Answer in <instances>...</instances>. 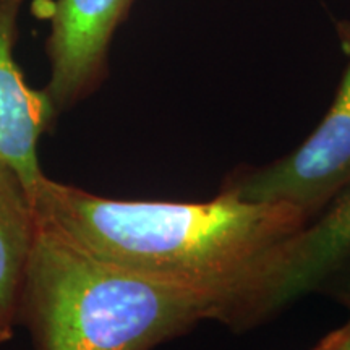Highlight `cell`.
Instances as JSON below:
<instances>
[{
  "label": "cell",
  "mask_w": 350,
  "mask_h": 350,
  "mask_svg": "<svg viewBox=\"0 0 350 350\" xmlns=\"http://www.w3.org/2000/svg\"><path fill=\"white\" fill-rule=\"evenodd\" d=\"M39 222L100 260L229 301V326L248 306L288 240L312 219L287 203L219 191L204 203L112 200L42 175L31 188Z\"/></svg>",
  "instance_id": "cell-1"
},
{
  "label": "cell",
  "mask_w": 350,
  "mask_h": 350,
  "mask_svg": "<svg viewBox=\"0 0 350 350\" xmlns=\"http://www.w3.org/2000/svg\"><path fill=\"white\" fill-rule=\"evenodd\" d=\"M230 314L229 301L100 260L39 222L18 312L36 350H151Z\"/></svg>",
  "instance_id": "cell-2"
},
{
  "label": "cell",
  "mask_w": 350,
  "mask_h": 350,
  "mask_svg": "<svg viewBox=\"0 0 350 350\" xmlns=\"http://www.w3.org/2000/svg\"><path fill=\"white\" fill-rule=\"evenodd\" d=\"M349 57L342 81L317 130L282 159L237 170L221 191L250 203H287L310 219L350 188V23L340 25Z\"/></svg>",
  "instance_id": "cell-3"
},
{
  "label": "cell",
  "mask_w": 350,
  "mask_h": 350,
  "mask_svg": "<svg viewBox=\"0 0 350 350\" xmlns=\"http://www.w3.org/2000/svg\"><path fill=\"white\" fill-rule=\"evenodd\" d=\"M350 261V188L284 247L253 297L247 327L323 286Z\"/></svg>",
  "instance_id": "cell-4"
},
{
  "label": "cell",
  "mask_w": 350,
  "mask_h": 350,
  "mask_svg": "<svg viewBox=\"0 0 350 350\" xmlns=\"http://www.w3.org/2000/svg\"><path fill=\"white\" fill-rule=\"evenodd\" d=\"M131 0H59L51 36L52 104L80 98L98 78L107 44Z\"/></svg>",
  "instance_id": "cell-5"
},
{
  "label": "cell",
  "mask_w": 350,
  "mask_h": 350,
  "mask_svg": "<svg viewBox=\"0 0 350 350\" xmlns=\"http://www.w3.org/2000/svg\"><path fill=\"white\" fill-rule=\"evenodd\" d=\"M21 0H0V163L16 170L31 190L42 177L38 143L47 129L54 104L33 90L13 59L15 21Z\"/></svg>",
  "instance_id": "cell-6"
},
{
  "label": "cell",
  "mask_w": 350,
  "mask_h": 350,
  "mask_svg": "<svg viewBox=\"0 0 350 350\" xmlns=\"http://www.w3.org/2000/svg\"><path fill=\"white\" fill-rule=\"evenodd\" d=\"M39 230L31 191L0 163V319L15 326L26 271Z\"/></svg>",
  "instance_id": "cell-7"
},
{
  "label": "cell",
  "mask_w": 350,
  "mask_h": 350,
  "mask_svg": "<svg viewBox=\"0 0 350 350\" xmlns=\"http://www.w3.org/2000/svg\"><path fill=\"white\" fill-rule=\"evenodd\" d=\"M312 350H350V319L319 340Z\"/></svg>",
  "instance_id": "cell-8"
},
{
  "label": "cell",
  "mask_w": 350,
  "mask_h": 350,
  "mask_svg": "<svg viewBox=\"0 0 350 350\" xmlns=\"http://www.w3.org/2000/svg\"><path fill=\"white\" fill-rule=\"evenodd\" d=\"M12 336H13V326L8 325V323L3 321V319H0V345L7 342V340H10Z\"/></svg>",
  "instance_id": "cell-9"
},
{
  "label": "cell",
  "mask_w": 350,
  "mask_h": 350,
  "mask_svg": "<svg viewBox=\"0 0 350 350\" xmlns=\"http://www.w3.org/2000/svg\"><path fill=\"white\" fill-rule=\"evenodd\" d=\"M338 297L340 299V301H342V304L349 306V310H350V278L342 284V286H340L339 292H338Z\"/></svg>",
  "instance_id": "cell-10"
}]
</instances>
